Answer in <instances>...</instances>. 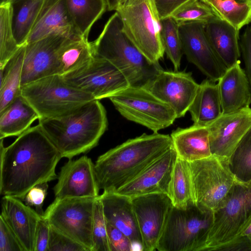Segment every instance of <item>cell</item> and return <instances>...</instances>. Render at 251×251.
<instances>
[{"label":"cell","instance_id":"cell-6","mask_svg":"<svg viewBox=\"0 0 251 251\" xmlns=\"http://www.w3.org/2000/svg\"><path fill=\"white\" fill-rule=\"evenodd\" d=\"M214 213L195 202L184 209L173 206L158 242L159 251H203Z\"/></svg>","mask_w":251,"mask_h":251},{"label":"cell","instance_id":"cell-36","mask_svg":"<svg viewBox=\"0 0 251 251\" xmlns=\"http://www.w3.org/2000/svg\"><path fill=\"white\" fill-rule=\"evenodd\" d=\"M229 166L238 181H251V128L241 140L229 159Z\"/></svg>","mask_w":251,"mask_h":251},{"label":"cell","instance_id":"cell-19","mask_svg":"<svg viewBox=\"0 0 251 251\" xmlns=\"http://www.w3.org/2000/svg\"><path fill=\"white\" fill-rule=\"evenodd\" d=\"M177 154L172 146L138 176L116 192L130 198L160 193L169 194Z\"/></svg>","mask_w":251,"mask_h":251},{"label":"cell","instance_id":"cell-10","mask_svg":"<svg viewBox=\"0 0 251 251\" xmlns=\"http://www.w3.org/2000/svg\"><path fill=\"white\" fill-rule=\"evenodd\" d=\"M251 217V181L236 184L223 205L214 213L203 251H218L232 241Z\"/></svg>","mask_w":251,"mask_h":251},{"label":"cell","instance_id":"cell-1","mask_svg":"<svg viewBox=\"0 0 251 251\" xmlns=\"http://www.w3.org/2000/svg\"><path fill=\"white\" fill-rule=\"evenodd\" d=\"M0 139V193L23 200L36 185L57 179L62 156L39 124L4 147Z\"/></svg>","mask_w":251,"mask_h":251},{"label":"cell","instance_id":"cell-46","mask_svg":"<svg viewBox=\"0 0 251 251\" xmlns=\"http://www.w3.org/2000/svg\"><path fill=\"white\" fill-rule=\"evenodd\" d=\"M238 237L251 238V217L241 227L234 238Z\"/></svg>","mask_w":251,"mask_h":251},{"label":"cell","instance_id":"cell-17","mask_svg":"<svg viewBox=\"0 0 251 251\" xmlns=\"http://www.w3.org/2000/svg\"><path fill=\"white\" fill-rule=\"evenodd\" d=\"M53 187L55 198H97L98 187L95 165L86 155L68 161L61 167Z\"/></svg>","mask_w":251,"mask_h":251},{"label":"cell","instance_id":"cell-27","mask_svg":"<svg viewBox=\"0 0 251 251\" xmlns=\"http://www.w3.org/2000/svg\"><path fill=\"white\" fill-rule=\"evenodd\" d=\"M39 115L20 95L0 112V139L18 136L29 127Z\"/></svg>","mask_w":251,"mask_h":251},{"label":"cell","instance_id":"cell-47","mask_svg":"<svg viewBox=\"0 0 251 251\" xmlns=\"http://www.w3.org/2000/svg\"><path fill=\"white\" fill-rule=\"evenodd\" d=\"M108 11L115 10L119 0H105Z\"/></svg>","mask_w":251,"mask_h":251},{"label":"cell","instance_id":"cell-39","mask_svg":"<svg viewBox=\"0 0 251 251\" xmlns=\"http://www.w3.org/2000/svg\"><path fill=\"white\" fill-rule=\"evenodd\" d=\"M48 251H88L81 244L50 226Z\"/></svg>","mask_w":251,"mask_h":251},{"label":"cell","instance_id":"cell-26","mask_svg":"<svg viewBox=\"0 0 251 251\" xmlns=\"http://www.w3.org/2000/svg\"><path fill=\"white\" fill-rule=\"evenodd\" d=\"M208 78L199 86L190 106L193 124L208 126L222 114V109L218 84Z\"/></svg>","mask_w":251,"mask_h":251},{"label":"cell","instance_id":"cell-44","mask_svg":"<svg viewBox=\"0 0 251 251\" xmlns=\"http://www.w3.org/2000/svg\"><path fill=\"white\" fill-rule=\"evenodd\" d=\"M239 45L245 64V71L251 88V25L240 37Z\"/></svg>","mask_w":251,"mask_h":251},{"label":"cell","instance_id":"cell-34","mask_svg":"<svg viewBox=\"0 0 251 251\" xmlns=\"http://www.w3.org/2000/svg\"><path fill=\"white\" fill-rule=\"evenodd\" d=\"M20 47L14 36L11 3L0 5V69L5 65Z\"/></svg>","mask_w":251,"mask_h":251},{"label":"cell","instance_id":"cell-38","mask_svg":"<svg viewBox=\"0 0 251 251\" xmlns=\"http://www.w3.org/2000/svg\"><path fill=\"white\" fill-rule=\"evenodd\" d=\"M92 251H110L107 230V222L100 196L94 205L92 229Z\"/></svg>","mask_w":251,"mask_h":251},{"label":"cell","instance_id":"cell-42","mask_svg":"<svg viewBox=\"0 0 251 251\" xmlns=\"http://www.w3.org/2000/svg\"><path fill=\"white\" fill-rule=\"evenodd\" d=\"M48 182L36 185L28 191L22 201L27 205L34 207L35 210L43 216L44 211L42 207L48 193Z\"/></svg>","mask_w":251,"mask_h":251},{"label":"cell","instance_id":"cell-16","mask_svg":"<svg viewBox=\"0 0 251 251\" xmlns=\"http://www.w3.org/2000/svg\"><path fill=\"white\" fill-rule=\"evenodd\" d=\"M199 86L190 73L162 70L144 88L169 105L178 118L188 111Z\"/></svg>","mask_w":251,"mask_h":251},{"label":"cell","instance_id":"cell-48","mask_svg":"<svg viewBox=\"0 0 251 251\" xmlns=\"http://www.w3.org/2000/svg\"><path fill=\"white\" fill-rule=\"evenodd\" d=\"M13 0H0V5L10 3Z\"/></svg>","mask_w":251,"mask_h":251},{"label":"cell","instance_id":"cell-14","mask_svg":"<svg viewBox=\"0 0 251 251\" xmlns=\"http://www.w3.org/2000/svg\"><path fill=\"white\" fill-rule=\"evenodd\" d=\"M142 239V251L156 250L171 211L172 201L165 193H151L131 198Z\"/></svg>","mask_w":251,"mask_h":251},{"label":"cell","instance_id":"cell-12","mask_svg":"<svg viewBox=\"0 0 251 251\" xmlns=\"http://www.w3.org/2000/svg\"><path fill=\"white\" fill-rule=\"evenodd\" d=\"M62 76L69 85L92 95L97 100L109 98L130 86L113 64L95 56L80 67Z\"/></svg>","mask_w":251,"mask_h":251},{"label":"cell","instance_id":"cell-41","mask_svg":"<svg viewBox=\"0 0 251 251\" xmlns=\"http://www.w3.org/2000/svg\"><path fill=\"white\" fill-rule=\"evenodd\" d=\"M0 251H24L16 235L0 216Z\"/></svg>","mask_w":251,"mask_h":251},{"label":"cell","instance_id":"cell-13","mask_svg":"<svg viewBox=\"0 0 251 251\" xmlns=\"http://www.w3.org/2000/svg\"><path fill=\"white\" fill-rule=\"evenodd\" d=\"M74 34H76L57 30L38 40L26 43L21 87L46 76L61 75L58 52L63 42Z\"/></svg>","mask_w":251,"mask_h":251},{"label":"cell","instance_id":"cell-49","mask_svg":"<svg viewBox=\"0 0 251 251\" xmlns=\"http://www.w3.org/2000/svg\"><path fill=\"white\" fill-rule=\"evenodd\" d=\"M237 1L241 2H249L251 3V0H236Z\"/></svg>","mask_w":251,"mask_h":251},{"label":"cell","instance_id":"cell-4","mask_svg":"<svg viewBox=\"0 0 251 251\" xmlns=\"http://www.w3.org/2000/svg\"><path fill=\"white\" fill-rule=\"evenodd\" d=\"M94 56L116 67L130 86L144 87L162 68L151 62L124 33L118 13L109 18L99 37L91 42Z\"/></svg>","mask_w":251,"mask_h":251},{"label":"cell","instance_id":"cell-7","mask_svg":"<svg viewBox=\"0 0 251 251\" xmlns=\"http://www.w3.org/2000/svg\"><path fill=\"white\" fill-rule=\"evenodd\" d=\"M21 95L37 112L39 119L62 116L95 100L92 95L69 85L59 75L22 86Z\"/></svg>","mask_w":251,"mask_h":251},{"label":"cell","instance_id":"cell-3","mask_svg":"<svg viewBox=\"0 0 251 251\" xmlns=\"http://www.w3.org/2000/svg\"><path fill=\"white\" fill-rule=\"evenodd\" d=\"M38 124L62 157L71 159L98 145L108 121L104 107L94 100L62 116L40 119Z\"/></svg>","mask_w":251,"mask_h":251},{"label":"cell","instance_id":"cell-21","mask_svg":"<svg viewBox=\"0 0 251 251\" xmlns=\"http://www.w3.org/2000/svg\"><path fill=\"white\" fill-rule=\"evenodd\" d=\"M100 198L107 223L122 231L141 250L142 239L131 198L114 191H103Z\"/></svg>","mask_w":251,"mask_h":251},{"label":"cell","instance_id":"cell-43","mask_svg":"<svg viewBox=\"0 0 251 251\" xmlns=\"http://www.w3.org/2000/svg\"><path fill=\"white\" fill-rule=\"evenodd\" d=\"M196 0H152L159 20L171 16L186 4Z\"/></svg>","mask_w":251,"mask_h":251},{"label":"cell","instance_id":"cell-24","mask_svg":"<svg viewBox=\"0 0 251 251\" xmlns=\"http://www.w3.org/2000/svg\"><path fill=\"white\" fill-rule=\"evenodd\" d=\"M177 155L189 162L212 155L207 127L193 124L186 128H178L170 135Z\"/></svg>","mask_w":251,"mask_h":251},{"label":"cell","instance_id":"cell-35","mask_svg":"<svg viewBox=\"0 0 251 251\" xmlns=\"http://www.w3.org/2000/svg\"><path fill=\"white\" fill-rule=\"evenodd\" d=\"M161 36L164 52L178 71L183 54L178 24L171 17L160 21Z\"/></svg>","mask_w":251,"mask_h":251},{"label":"cell","instance_id":"cell-18","mask_svg":"<svg viewBox=\"0 0 251 251\" xmlns=\"http://www.w3.org/2000/svg\"><path fill=\"white\" fill-rule=\"evenodd\" d=\"M251 128V108L223 114L207 128L212 154L229 159Z\"/></svg>","mask_w":251,"mask_h":251},{"label":"cell","instance_id":"cell-2","mask_svg":"<svg viewBox=\"0 0 251 251\" xmlns=\"http://www.w3.org/2000/svg\"><path fill=\"white\" fill-rule=\"evenodd\" d=\"M172 146L170 135L144 133L100 155L94 164L100 190L117 191Z\"/></svg>","mask_w":251,"mask_h":251},{"label":"cell","instance_id":"cell-29","mask_svg":"<svg viewBox=\"0 0 251 251\" xmlns=\"http://www.w3.org/2000/svg\"><path fill=\"white\" fill-rule=\"evenodd\" d=\"M25 45L21 46L5 65L0 69V112L21 95V76Z\"/></svg>","mask_w":251,"mask_h":251},{"label":"cell","instance_id":"cell-23","mask_svg":"<svg viewBox=\"0 0 251 251\" xmlns=\"http://www.w3.org/2000/svg\"><path fill=\"white\" fill-rule=\"evenodd\" d=\"M205 31L212 49L227 69L240 61L239 30L217 17L205 24Z\"/></svg>","mask_w":251,"mask_h":251},{"label":"cell","instance_id":"cell-20","mask_svg":"<svg viewBox=\"0 0 251 251\" xmlns=\"http://www.w3.org/2000/svg\"><path fill=\"white\" fill-rule=\"evenodd\" d=\"M0 216L14 232L24 251H34L36 230L42 216L22 200L8 196L2 198Z\"/></svg>","mask_w":251,"mask_h":251},{"label":"cell","instance_id":"cell-40","mask_svg":"<svg viewBox=\"0 0 251 251\" xmlns=\"http://www.w3.org/2000/svg\"><path fill=\"white\" fill-rule=\"evenodd\" d=\"M107 235L110 251H131L134 244L122 231L107 223Z\"/></svg>","mask_w":251,"mask_h":251},{"label":"cell","instance_id":"cell-22","mask_svg":"<svg viewBox=\"0 0 251 251\" xmlns=\"http://www.w3.org/2000/svg\"><path fill=\"white\" fill-rule=\"evenodd\" d=\"M222 113H233L250 107L251 88L240 61L228 68L218 81Z\"/></svg>","mask_w":251,"mask_h":251},{"label":"cell","instance_id":"cell-25","mask_svg":"<svg viewBox=\"0 0 251 251\" xmlns=\"http://www.w3.org/2000/svg\"><path fill=\"white\" fill-rule=\"evenodd\" d=\"M57 30L76 34L67 10L66 0H44L26 43L38 40Z\"/></svg>","mask_w":251,"mask_h":251},{"label":"cell","instance_id":"cell-15","mask_svg":"<svg viewBox=\"0 0 251 251\" xmlns=\"http://www.w3.org/2000/svg\"><path fill=\"white\" fill-rule=\"evenodd\" d=\"M205 25L195 22L178 24L182 52L207 78L218 82L227 69L212 49Z\"/></svg>","mask_w":251,"mask_h":251},{"label":"cell","instance_id":"cell-8","mask_svg":"<svg viewBox=\"0 0 251 251\" xmlns=\"http://www.w3.org/2000/svg\"><path fill=\"white\" fill-rule=\"evenodd\" d=\"M189 164L195 203L215 213L223 205L234 186L241 182L230 170L229 158L212 154Z\"/></svg>","mask_w":251,"mask_h":251},{"label":"cell","instance_id":"cell-45","mask_svg":"<svg viewBox=\"0 0 251 251\" xmlns=\"http://www.w3.org/2000/svg\"><path fill=\"white\" fill-rule=\"evenodd\" d=\"M50 233V225L42 216L36 230L34 251H48Z\"/></svg>","mask_w":251,"mask_h":251},{"label":"cell","instance_id":"cell-31","mask_svg":"<svg viewBox=\"0 0 251 251\" xmlns=\"http://www.w3.org/2000/svg\"><path fill=\"white\" fill-rule=\"evenodd\" d=\"M94 56L88 38L74 34L62 44L58 52L61 75L80 67Z\"/></svg>","mask_w":251,"mask_h":251},{"label":"cell","instance_id":"cell-11","mask_svg":"<svg viewBox=\"0 0 251 251\" xmlns=\"http://www.w3.org/2000/svg\"><path fill=\"white\" fill-rule=\"evenodd\" d=\"M97 198H55L43 217L50 226L92 251V229Z\"/></svg>","mask_w":251,"mask_h":251},{"label":"cell","instance_id":"cell-28","mask_svg":"<svg viewBox=\"0 0 251 251\" xmlns=\"http://www.w3.org/2000/svg\"><path fill=\"white\" fill-rule=\"evenodd\" d=\"M66 2L75 33L86 38L107 8L105 0H66Z\"/></svg>","mask_w":251,"mask_h":251},{"label":"cell","instance_id":"cell-37","mask_svg":"<svg viewBox=\"0 0 251 251\" xmlns=\"http://www.w3.org/2000/svg\"><path fill=\"white\" fill-rule=\"evenodd\" d=\"M171 17L179 24L192 22L206 24L219 17L209 5L196 0L182 6Z\"/></svg>","mask_w":251,"mask_h":251},{"label":"cell","instance_id":"cell-50","mask_svg":"<svg viewBox=\"0 0 251 251\" xmlns=\"http://www.w3.org/2000/svg\"><path fill=\"white\" fill-rule=\"evenodd\" d=\"M200 0L206 4H207L208 0Z\"/></svg>","mask_w":251,"mask_h":251},{"label":"cell","instance_id":"cell-33","mask_svg":"<svg viewBox=\"0 0 251 251\" xmlns=\"http://www.w3.org/2000/svg\"><path fill=\"white\" fill-rule=\"evenodd\" d=\"M207 5L219 18L237 30L251 22V3L236 0H208Z\"/></svg>","mask_w":251,"mask_h":251},{"label":"cell","instance_id":"cell-9","mask_svg":"<svg viewBox=\"0 0 251 251\" xmlns=\"http://www.w3.org/2000/svg\"><path fill=\"white\" fill-rule=\"evenodd\" d=\"M118 111L127 120L158 132L173 124V109L147 89L129 86L109 98Z\"/></svg>","mask_w":251,"mask_h":251},{"label":"cell","instance_id":"cell-5","mask_svg":"<svg viewBox=\"0 0 251 251\" xmlns=\"http://www.w3.org/2000/svg\"><path fill=\"white\" fill-rule=\"evenodd\" d=\"M115 11L124 33L151 62L159 64L165 52L152 0H119Z\"/></svg>","mask_w":251,"mask_h":251},{"label":"cell","instance_id":"cell-32","mask_svg":"<svg viewBox=\"0 0 251 251\" xmlns=\"http://www.w3.org/2000/svg\"><path fill=\"white\" fill-rule=\"evenodd\" d=\"M168 196L173 205L184 209L195 202L189 164L177 155L170 184Z\"/></svg>","mask_w":251,"mask_h":251},{"label":"cell","instance_id":"cell-30","mask_svg":"<svg viewBox=\"0 0 251 251\" xmlns=\"http://www.w3.org/2000/svg\"><path fill=\"white\" fill-rule=\"evenodd\" d=\"M44 0H13L12 22L14 36L19 46L26 43Z\"/></svg>","mask_w":251,"mask_h":251}]
</instances>
